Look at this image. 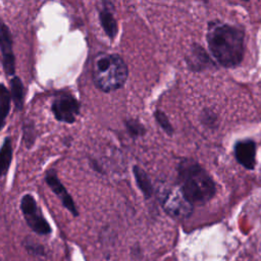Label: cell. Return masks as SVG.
<instances>
[{
    "instance_id": "277c9868",
    "label": "cell",
    "mask_w": 261,
    "mask_h": 261,
    "mask_svg": "<svg viewBox=\"0 0 261 261\" xmlns=\"http://www.w3.org/2000/svg\"><path fill=\"white\" fill-rule=\"evenodd\" d=\"M158 198L165 213L172 218L186 219L193 214L194 206L185 198L177 186L161 187Z\"/></svg>"
},
{
    "instance_id": "5bb4252c",
    "label": "cell",
    "mask_w": 261,
    "mask_h": 261,
    "mask_svg": "<svg viewBox=\"0 0 261 261\" xmlns=\"http://www.w3.org/2000/svg\"><path fill=\"white\" fill-rule=\"evenodd\" d=\"M12 160V146L10 138H6L0 148V176L7 173Z\"/></svg>"
},
{
    "instance_id": "2e32d148",
    "label": "cell",
    "mask_w": 261,
    "mask_h": 261,
    "mask_svg": "<svg viewBox=\"0 0 261 261\" xmlns=\"http://www.w3.org/2000/svg\"><path fill=\"white\" fill-rule=\"evenodd\" d=\"M22 245H23L25 251L32 256H35V257H45L46 256L45 247L30 238H27L23 241Z\"/></svg>"
},
{
    "instance_id": "52a82bcc",
    "label": "cell",
    "mask_w": 261,
    "mask_h": 261,
    "mask_svg": "<svg viewBox=\"0 0 261 261\" xmlns=\"http://www.w3.org/2000/svg\"><path fill=\"white\" fill-rule=\"evenodd\" d=\"M13 42L9 28L0 19V51L2 54L3 68L7 75L15 73V58L13 53Z\"/></svg>"
},
{
    "instance_id": "6da1fadb",
    "label": "cell",
    "mask_w": 261,
    "mask_h": 261,
    "mask_svg": "<svg viewBox=\"0 0 261 261\" xmlns=\"http://www.w3.org/2000/svg\"><path fill=\"white\" fill-rule=\"evenodd\" d=\"M206 41L209 51L223 67H236L244 59L245 34L236 25L220 21H209Z\"/></svg>"
},
{
    "instance_id": "7a4b0ae2",
    "label": "cell",
    "mask_w": 261,
    "mask_h": 261,
    "mask_svg": "<svg viewBox=\"0 0 261 261\" xmlns=\"http://www.w3.org/2000/svg\"><path fill=\"white\" fill-rule=\"evenodd\" d=\"M177 187L194 205H203L216 194V185L208 171L196 160L182 158L177 164Z\"/></svg>"
},
{
    "instance_id": "d6986e66",
    "label": "cell",
    "mask_w": 261,
    "mask_h": 261,
    "mask_svg": "<svg viewBox=\"0 0 261 261\" xmlns=\"http://www.w3.org/2000/svg\"><path fill=\"white\" fill-rule=\"evenodd\" d=\"M200 120L208 127H214L218 124V116L211 109H204L200 115Z\"/></svg>"
},
{
    "instance_id": "7c38bea8",
    "label": "cell",
    "mask_w": 261,
    "mask_h": 261,
    "mask_svg": "<svg viewBox=\"0 0 261 261\" xmlns=\"http://www.w3.org/2000/svg\"><path fill=\"white\" fill-rule=\"evenodd\" d=\"M133 172H134V175L136 178L137 186L139 187L140 191L143 193L144 197L146 199L151 198L154 194V188H153L152 181H151L149 175L147 174V172L138 165H135L133 167Z\"/></svg>"
},
{
    "instance_id": "ba28073f",
    "label": "cell",
    "mask_w": 261,
    "mask_h": 261,
    "mask_svg": "<svg viewBox=\"0 0 261 261\" xmlns=\"http://www.w3.org/2000/svg\"><path fill=\"white\" fill-rule=\"evenodd\" d=\"M46 184L50 187L52 192L59 198L61 201V204L64 208H66L73 216H79V210L75 206V203L73 199L71 198L70 194L67 192L66 188L62 185V182L59 180L55 170H48L45 176Z\"/></svg>"
},
{
    "instance_id": "5b68a950",
    "label": "cell",
    "mask_w": 261,
    "mask_h": 261,
    "mask_svg": "<svg viewBox=\"0 0 261 261\" xmlns=\"http://www.w3.org/2000/svg\"><path fill=\"white\" fill-rule=\"evenodd\" d=\"M20 210L28 226L37 234L47 236L52 232V228L44 217L41 208L31 194H25L20 200Z\"/></svg>"
},
{
    "instance_id": "8992f818",
    "label": "cell",
    "mask_w": 261,
    "mask_h": 261,
    "mask_svg": "<svg viewBox=\"0 0 261 261\" xmlns=\"http://www.w3.org/2000/svg\"><path fill=\"white\" fill-rule=\"evenodd\" d=\"M51 110L58 121L72 123L80 114L81 105L72 95L61 94L53 100Z\"/></svg>"
},
{
    "instance_id": "e0dca14e",
    "label": "cell",
    "mask_w": 261,
    "mask_h": 261,
    "mask_svg": "<svg viewBox=\"0 0 261 261\" xmlns=\"http://www.w3.org/2000/svg\"><path fill=\"white\" fill-rule=\"evenodd\" d=\"M124 125H125L128 134L130 135V137H133V138H139L146 134L145 126L139 120L127 119V120H125Z\"/></svg>"
},
{
    "instance_id": "8fae6325",
    "label": "cell",
    "mask_w": 261,
    "mask_h": 261,
    "mask_svg": "<svg viewBox=\"0 0 261 261\" xmlns=\"http://www.w3.org/2000/svg\"><path fill=\"white\" fill-rule=\"evenodd\" d=\"M114 6L111 2L102 1L100 2V6L98 7V14L100 24L105 32V34L110 38L113 39L117 35L118 27L116 19L114 17Z\"/></svg>"
},
{
    "instance_id": "ac0fdd59",
    "label": "cell",
    "mask_w": 261,
    "mask_h": 261,
    "mask_svg": "<svg viewBox=\"0 0 261 261\" xmlns=\"http://www.w3.org/2000/svg\"><path fill=\"white\" fill-rule=\"evenodd\" d=\"M154 117L157 121V123L159 124V126L169 136H171L173 134V126L171 125L167 115L162 111V110H155L154 111Z\"/></svg>"
},
{
    "instance_id": "4fadbf2b",
    "label": "cell",
    "mask_w": 261,
    "mask_h": 261,
    "mask_svg": "<svg viewBox=\"0 0 261 261\" xmlns=\"http://www.w3.org/2000/svg\"><path fill=\"white\" fill-rule=\"evenodd\" d=\"M10 95L17 110H21L24 100V87L18 76H13L10 81Z\"/></svg>"
},
{
    "instance_id": "3957f363",
    "label": "cell",
    "mask_w": 261,
    "mask_h": 261,
    "mask_svg": "<svg viewBox=\"0 0 261 261\" xmlns=\"http://www.w3.org/2000/svg\"><path fill=\"white\" fill-rule=\"evenodd\" d=\"M93 82L102 92H111L122 88L128 76V67L117 54L99 53L92 67Z\"/></svg>"
},
{
    "instance_id": "9a60e30c",
    "label": "cell",
    "mask_w": 261,
    "mask_h": 261,
    "mask_svg": "<svg viewBox=\"0 0 261 261\" xmlns=\"http://www.w3.org/2000/svg\"><path fill=\"white\" fill-rule=\"evenodd\" d=\"M10 101L11 95L9 90L3 84H0V130L4 126L9 113Z\"/></svg>"
},
{
    "instance_id": "30bf717a",
    "label": "cell",
    "mask_w": 261,
    "mask_h": 261,
    "mask_svg": "<svg viewBox=\"0 0 261 261\" xmlns=\"http://www.w3.org/2000/svg\"><path fill=\"white\" fill-rule=\"evenodd\" d=\"M186 61L189 68L192 71H197V72L211 69L215 66L214 61L211 59L208 53L204 50V48L201 45L196 43H194L191 46L190 51L186 57Z\"/></svg>"
},
{
    "instance_id": "9c48e42d",
    "label": "cell",
    "mask_w": 261,
    "mask_h": 261,
    "mask_svg": "<svg viewBox=\"0 0 261 261\" xmlns=\"http://www.w3.org/2000/svg\"><path fill=\"white\" fill-rule=\"evenodd\" d=\"M234 158L244 168L254 170L256 166V143L252 139L236 142L233 147Z\"/></svg>"
}]
</instances>
